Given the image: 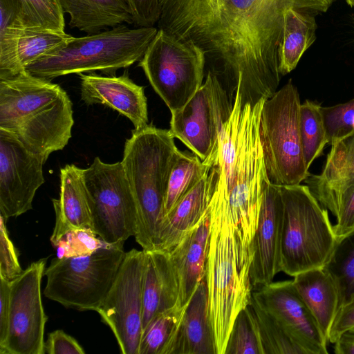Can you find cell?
<instances>
[{
  "instance_id": "22",
  "label": "cell",
  "mask_w": 354,
  "mask_h": 354,
  "mask_svg": "<svg viewBox=\"0 0 354 354\" xmlns=\"http://www.w3.org/2000/svg\"><path fill=\"white\" fill-rule=\"evenodd\" d=\"M171 354H216L205 277L185 306Z\"/></svg>"
},
{
  "instance_id": "33",
  "label": "cell",
  "mask_w": 354,
  "mask_h": 354,
  "mask_svg": "<svg viewBox=\"0 0 354 354\" xmlns=\"http://www.w3.org/2000/svg\"><path fill=\"white\" fill-rule=\"evenodd\" d=\"M224 354H265L259 324L250 303L236 317Z\"/></svg>"
},
{
  "instance_id": "21",
  "label": "cell",
  "mask_w": 354,
  "mask_h": 354,
  "mask_svg": "<svg viewBox=\"0 0 354 354\" xmlns=\"http://www.w3.org/2000/svg\"><path fill=\"white\" fill-rule=\"evenodd\" d=\"M145 252L142 330L157 315L181 307L178 283L169 253L161 250H145Z\"/></svg>"
},
{
  "instance_id": "3",
  "label": "cell",
  "mask_w": 354,
  "mask_h": 354,
  "mask_svg": "<svg viewBox=\"0 0 354 354\" xmlns=\"http://www.w3.org/2000/svg\"><path fill=\"white\" fill-rule=\"evenodd\" d=\"M211 216L206 267L209 317L216 354H224L234 322L251 301L253 252L245 250L225 210L209 201Z\"/></svg>"
},
{
  "instance_id": "4",
  "label": "cell",
  "mask_w": 354,
  "mask_h": 354,
  "mask_svg": "<svg viewBox=\"0 0 354 354\" xmlns=\"http://www.w3.org/2000/svg\"><path fill=\"white\" fill-rule=\"evenodd\" d=\"M174 138L169 130L148 124L134 129L124 144L121 162L137 209L134 237L144 250L158 245L168 180L179 150Z\"/></svg>"
},
{
  "instance_id": "2",
  "label": "cell",
  "mask_w": 354,
  "mask_h": 354,
  "mask_svg": "<svg viewBox=\"0 0 354 354\" xmlns=\"http://www.w3.org/2000/svg\"><path fill=\"white\" fill-rule=\"evenodd\" d=\"M73 113L67 93L50 80L26 70L0 80V129L46 160L72 137Z\"/></svg>"
},
{
  "instance_id": "25",
  "label": "cell",
  "mask_w": 354,
  "mask_h": 354,
  "mask_svg": "<svg viewBox=\"0 0 354 354\" xmlns=\"http://www.w3.org/2000/svg\"><path fill=\"white\" fill-rule=\"evenodd\" d=\"M64 13L69 15L71 28L97 33L123 23L133 24L126 0H57Z\"/></svg>"
},
{
  "instance_id": "40",
  "label": "cell",
  "mask_w": 354,
  "mask_h": 354,
  "mask_svg": "<svg viewBox=\"0 0 354 354\" xmlns=\"http://www.w3.org/2000/svg\"><path fill=\"white\" fill-rule=\"evenodd\" d=\"M44 353L84 354V348L77 341L62 330L48 333L44 342Z\"/></svg>"
},
{
  "instance_id": "5",
  "label": "cell",
  "mask_w": 354,
  "mask_h": 354,
  "mask_svg": "<svg viewBox=\"0 0 354 354\" xmlns=\"http://www.w3.org/2000/svg\"><path fill=\"white\" fill-rule=\"evenodd\" d=\"M158 32L155 27L120 24L68 41L28 64L30 74L50 80L73 73L100 71L114 75L140 61Z\"/></svg>"
},
{
  "instance_id": "43",
  "label": "cell",
  "mask_w": 354,
  "mask_h": 354,
  "mask_svg": "<svg viewBox=\"0 0 354 354\" xmlns=\"http://www.w3.org/2000/svg\"><path fill=\"white\" fill-rule=\"evenodd\" d=\"M336 354H354V327L344 332L334 343Z\"/></svg>"
},
{
  "instance_id": "14",
  "label": "cell",
  "mask_w": 354,
  "mask_h": 354,
  "mask_svg": "<svg viewBox=\"0 0 354 354\" xmlns=\"http://www.w3.org/2000/svg\"><path fill=\"white\" fill-rule=\"evenodd\" d=\"M46 160L28 150L13 135L0 129V212L6 218L32 209L44 183Z\"/></svg>"
},
{
  "instance_id": "30",
  "label": "cell",
  "mask_w": 354,
  "mask_h": 354,
  "mask_svg": "<svg viewBox=\"0 0 354 354\" xmlns=\"http://www.w3.org/2000/svg\"><path fill=\"white\" fill-rule=\"evenodd\" d=\"M72 37L65 31L22 28L17 47V75L24 71L28 64L62 46Z\"/></svg>"
},
{
  "instance_id": "27",
  "label": "cell",
  "mask_w": 354,
  "mask_h": 354,
  "mask_svg": "<svg viewBox=\"0 0 354 354\" xmlns=\"http://www.w3.org/2000/svg\"><path fill=\"white\" fill-rule=\"evenodd\" d=\"M209 165L196 154L178 151L174 159L165 199L166 214L205 175Z\"/></svg>"
},
{
  "instance_id": "8",
  "label": "cell",
  "mask_w": 354,
  "mask_h": 354,
  "mask_svg": "<svg viewBox=\"0 0 354 354\" xmlns=\"http://www.w3.org/2000/svg\"><path fill=\"white\" fill-rule=\"evenodd\" d=\"M123 243L84 257L55 258L45 269L44 295L66 308L96 311L125 257Z\"/></svg>"
},
{
  "instance_id": "18",
  "label": "cell",
  "mask_w": 354,
  "mask_h": 354,
  "mask_svg": "<svg viewBox=\"0 0 354 354\" xmlns=\"http://www.w3.org/2000/svg\"><path fill=\"white\" fill-rule=\"evenodd\" d=\"M211 216L208 208L198 223L169 252L179 288V304L185 307L205 277Z\"/></svg>"
},
{
  "instance_id": "17",
  "label": "cell",
  "mask_w": 354,
  "mask_h": 354,
  "mask_svg": "<svg viewBox=\"0 0 354 354\" xmlns=\"http://www.w3.org/2000/svg\"><path fill=\"white\" fill-rule=\"evenodd\" d=\"M81 98L87 105H106L124 115L135 129L148 125L147 101L143 86L136 84L125 71L123 75L102 76L95 73L77 74Z\"/></svg>"
},
{
  "instance_id": "12",
  "label": "cell",
  "mask_w": 354,
  "mask_h": 354,
  "mask_svg": "<svg viewBox=\"0 0 354 354\" xmlns=\"http://www.w3.org/2000/svg\"><path fill=\"white\" fill-rule=\"evenodd\" d=\"M145 250L132 249L125 257L106 297L96 312L111 329L123 354H138L142 333Z\"/></svg>"
},
{
  "instance_id": "35",
  "label": "cell",
  "mask_w": 354,
  "mask_h": 354,
  "mask_svg": "<svg viewBox=\"0 0 354 354\" xmlns=\"http://www.w3.org/2000/svg\"><path fill=\"white\" fill-rule=\"evenodd\" d=\"M110 244L91 229H77L65 234L54 246L57 258L79 257L90 255L97 250L109 247Z\"/></svg>"
},
{
  "instance_id": "11",
  "label": "cell",
  "mask_w": 354,
  "mask_h": 354,
  "mask_svg": "<svg viewBox=\"0 0 354 354\" xmlns=\"http://www.w3.org/2000/svg\"><path fill=\"white\" fill-rule=\"evenodd\" d=\"M233 102L218 77L208 71L205 82L187 104L171 112L169 131L203 161L216 147Z\"/></svg>"
},
{
  "instance_id": "24",
  "label": "cell",
  "mask_w": 354,
  "mask_h": 354,
  "mask_svg": "<svg viewBox=\"0 0 354 354\" xmlns=\"http://www.w3.org/2000/svg\"><path fill=\"white\" fill-rule=\"evenodd\" d=\"M293 277L295 289L328 339L330 328L340 306L339 290L336 280L324 267L309 270Z\"/></svg>"
},
{
  "instance_id": "1",
  "label": "cell",
  "mask_w": 354,
  "mask_h": 354,
  "mask_svg": "<svg viewBox=\"0 0 354 354\" xmlns=\"http://www.w3.org/2000/svg\"><path fill=\"white\" fill-rule=\"evenodd\" d=\"M337 0H160L158 27L193 41L230 99L270 97L280 82L278 48L290 8L315 16Z\"/></svg>"
},
{
  "instance_id": "32",
  "label": "cell",
  "mask_w": 354,
  "mask_h": 354,
  "mask_svg": "<svg viewBox=\"0 0 354 354\" xmlns=\"http://www.w3.org/2000/svg\"><path fill=\"white\" fill-rule=\"evenodd\" d=\"M250 305L259 324L265 354H307L286 329L252 298Z\"/></svg>"
},
{
  "instance_id": "15",
  "label": "cell",
  "mask_w": 354,
  "mask_h": 354,
  "mask_svg": "<svg viewBox=\"0 0 354 354\" xmlns=\"http://www.w3.org/2000/svg\"><path fill=\"white\" fill-rule=\"evenodd\" d=\"M252 299L272 315L307 354L328 353L326 337L292 280L271 282L252 291Z\"/></svg>"
},
{
  "instance_id": "28",
  "label": "cell",
  "mask_w": 354,
  "mask_h": 354,
  "mask_svg": "<svg viewBox=\"0 0 354 354\" xmlns=\"http://www.w3.org/2000/svg\"><path fill=\"white\" fill-rule=\"evenodd\" d=\"M185 307L164 311L142 330L138 354H171Z\"/></svg>"
},
{
  "instance_id": "44",
  "label": "cell",
  "mask_w": 354,
  "mask_h": 354,
  "mask_svg": "<svg viewBox=\"0 0 354 354\" xmlns=\"http://www.w3.org/2000/svg\"><path fill=\"white\" fill-rule=\"evenodd\" d=\"M346 3L351 7L354 6V0H345Z\"/></svg>"
},
{
  "instance_id": "39",
  "label": "cell",
  "mask_w": 354,
  "mask_h": 354,
  "mask_svg": "<svg viewBox=\"0 0 354 354\" xmlns=\"http://www.w3.org/2000/svg\"><path fill=\"white\" fill-rule=\"evenodd\" d=\"M333 230L337 240L354 231V185L343 196Z\"/></svg>"
},
{
  "instance_id": "19",
  "label": "cell",
  "mask_w": 354,
  "mask_h": 354,
  "mask_svg": "<svg viewBox=\"0 0 354 354\" xmlns=\"http://www.w3.org/2000/svg\"><path fill=\"white\" fill-rule=\"evenodd\" d=\"M320 205L337 217L343 196L354 185V135L331 145L322 172L305 180Z\"/></svg>"
},
{
  "instance_id": "38",
  "label": "cell",
  "mask_w": 354,
  "mask_h": 354,
  "mask_svg": "<svg viewBox=\"0 0 354 354\" xmlns=\"http://www.w3.org/2000/svg\"><path fill=\"white\" fill-rule=\"evenodd\" d=\"M133 24L136 27H153L158 22L160 0H126Z\"/></svg>"
},
{
  "instance_id": "20",
  "label": "cell",
  "mask_w": 354,
  "mask_h": 354,
  "mask_svg": "<svg viewBox=\"0 0 354 354\" xmlns=\"http://www.w3.org/2000/svg\"><path fill=\"white\" fill-rule=\"evenodd\" d=\"M59 177V198L52 199L55 224L50 239L53 246L71 230H93L84 169L75 165H66L60 169Z\"/></svg>"
},
{
  "instance_id": "16",
  "label": "cell",
  "mask_w": 354,
  "mask_h": 354,
  "mask_svg": "<svg viewBox=\"0 0 354 354\" xmlns=\"http://www.w3.org/2000/svg\"><path fill=\"white\" fill-rule=\"evenodd\" d=\"M283 204L280 186L267 187L252 243L250 275L253 287L273 281L281 272V234Z\"/></svg>"
},
{
  "instance_id": "42",
  "label": "cell",
  "mask_w": 354,
  "mask_h": 354,
  "mask_svg": "<svg viewBox=\"0 0 354 354\" xmlns=\"http://www.w3.org/2000/svg\"><path fill=\"white\" fill-rule=\"evenodd\" d=\"M10 282L0 277V348L6 344L9 328Z\"/></svg>"
},
{
  "instance_id": "23",
  "label": "cell",
  "mask_w": 354,
  "mask_h": 354,
  "mask_svg": "<svg viewBox=\"0 0 354 354\" xmlns=\"http://www.w3.org/2000/svg\"><path fill=\"white\" fill-rule=\"evenodd\" d=\"M209 169L166 214L156 250L170 252L201 220L209 203L212 176Z\"/></svg>"
},
{
  "instance_id": "26",
  "label": "cell",
  "mask_w": 354,
  "mask_h": 354,
  "mask_svg": "<svg viewBox=\"0 0 354 354\" xmlns=\"http://www.w3.org/2000/svg\"><path fill=\"white\" fill-rule=\"evenodd\" d=\"M315 16L292 8L284 14L283 34L278 48L279 71L286 75L294 70L305 51L316 39Z\"/></svg>"
},
{
  "instance_id": "29",
  "label": "cell",
  "mask_w": 354,
  "mask_h": 354,
  "mask_svg": "<svg viewBox=\"0 0 354 354\" xmlns=\"http://www.w3.org/2000/svg\"><path fill=\"white\" fill-rule=\"evenodd\" d=\"M24 28L64 32V12L57 0H6Z\"/></svg>"
},
{
  "instance_id": "34",
  "label": "cell",
  "mask_w": 354,
  "mask_h": 354,
  "mask_svg": "<svg viewBox=\"0 0 354 354\" xmlns=\"http://www.w3.org/2000/svg\"><path fill=\"white\" fill-rule=\"evenodd\" d=\"M324 268L331 273L338 285L340 306L353 297L354 231L337 240L333 255Z\"/></svg>"
},
{
  "instance_id": "37",
  "label": "cell",
  "mask_w": 354,
  "mask_h": 354,
  "mask_svg": "<svg viewBox=\"0 0 354 354\" xmlns=\"http://www.w3.org/2000/svg\"><path fill=\"white\" fill-rule=\"evenodd\" d=\"M0 277L12 281L21 274L22 270L16 248L9 237L6 218L0 215Z\"/></svg>"
},
{
  "instance_id": "10",
  "label": "cell",
  "mask_w": 354,
  "mask_h": 354,
  "mask_svg": "<svg viewBox=\"0 0 354 354\" xmlns=\"http://www.w3.org/2000/svg\"><path fill=\"white\" fill-rule=\"evenodd\" d=\"M93 231L110 244L124 243L135 236L137 209L121 162L106 163L95 158L84 169Z\"/></svg>"
},
{
  "instance_id": "9",
  "label": "cell",
  "mask_w": 354,
  "mask_h": 354,
  "mask_svg": "<svg viewBox=\"0 0 354 354\" xmlns=\"http://www.w3.org/2000/svg\"><path fill=\"white\" fill-rule=\"evenodd\" d=\"M205 63V52L193 41L158 28L138 66L173 112L203 84Z\"/></svg>"
},
{
  "instance_id": "7",
  "label": "cell",
  "mask_w": 354,
  "mask_h": 354,
  "mask_svg": "<svg viewBox=\"0 0 354 354\" xmlns=\"http://www.w3.org/2000/svg\"><path fill=\"white\" fill-rule=\"evenodd\" d=\"M301 102L289 81L266 100L259 136L269 181L277 186L299 185L310 175L300 136Z\"/></svg>"
},
{
  "instance_id": "13",
  "label": "cell",
  "mask_w": 354,
  "mask_h": 354,
  "mask_svg": "<svg viewBox=\"0 0 354 354\" xmlns=\"http://www.w3.org/2000/svg\"><path fill=\"white\" fill-rule=\"evenodd\" d=\"M46 259L32 263L10 281L9 328L0 354H44L48 317L41 301V283Z\"/></svg>"
},
{
  "instance_id": "41",
  "label": "cell",
  "mask_w": 354,
  "mask_h": 354,
  "mask_svg": "<svg viewBox=\"0 0 354 354\" xmlns=\"http://www.w3.org/2000/svg\"><path fill=\"white\" fill-rule=\"evenodd\" d=\"M354 327V297L341 305L329 330L328 339L335 343L346 330Z\"/></svg>"
},
{
  "instance_id": "36",
  "label": "cell",
  "mask_w": 354,
  "mask_h": 354,
  "mask_svg": "<svg viewBox=\"0 0 354 354\" xmlns=\"http://www.w3.org/2000/svg\"><path fill=\"white\" fill-rule=\"evenodd\" d=\"M328 144L332 145L354 135V98L332 106H321Z\"/></svg>"
},
{
  "instance_id": "31",
  "label": "cell",
  "mask_w": 354,
  "mask_h": 354,
  "mask_svg": "<svg viewBox=\"0 0 354 354\" xmlns=\"http://www.w3.org/2000/svg\"><path fill=\"white\" fill-rule=\"evenodd\" d=\"M299 127L305 161L309 169L328 143L319 104L308 100L301 104Z\"/></svg>"
},
{
  "instance_id": "6",
  "label": "cell",
  "mask_w": 354,
  "mask_h": 354,
  "mask_svg": "<svg viewBox=\"0 0 354 354\" xmlns=\"http://www.w3.org/2000/svg\"><path fill=\"white\" fill-rule=\"evenodd\" d=\"M280 189L283 204L281 271L294 277L325 267L337 243L327 209L307 185Z\"/></svg>"
}]
</instances>
